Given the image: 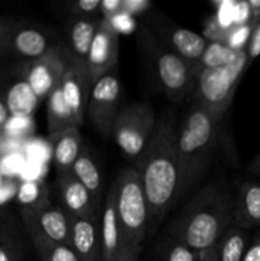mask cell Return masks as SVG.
<instances>
[{"label":"cell","mask_w":260,"mask_h":261,"mask_svg":"<svg viewBox=\"0 0 260 261\" xmlns=\"http://www.w3.org/2000/svg\"><path fill=\"white\" fill-rule=\"evenodd\" d=\"M178 129L173 114L163 112L135 163L149 211V228L160 224L177 196Z\"/></svg>","instance_id":"cell-1"},{"label":"cell","mask_w":260,"mask_h":261,"mask_svg":"<svg viewBox=\"0 0 260 261\" xmlns=\"http://www.w3.org/2000/svg\"><path fill=\"white\" fill-rule=\"evenodd\" d=\"M233 206L235 198L226 184H209L171 223V236L193 251L216 247L232 226Z\"/></svg>","instance_id":"cell-2"},{"label":"cell","mask_w":260,"mask_h":261,"mask_svg":"<svg viewBox=\"0 0 260 261\" xmlns=\"http://www.w3.org/2000/svg\"><path fill=\"white\" fill-rule=\"evenodd\" d=\"M222 117L194 103L178 129V188L176 201L205 175L218 138Z\"/></svg>","instance_id":"cell-3"},{"label":"cell","mask_w":260,"mask_h":261,"mask_svg":"<svg viewBox=\"0 0 260 261\" xmlns=\"http://www.w3.org/2000/svg\"><path fill=\"white\" fill-rule=\"evenodd\" d=\"M120 229V261H138L149 228V211L142 182L134 168H126L115 181Z\"/></svg>","instance_id":"cell-4"},{"label":"cell","mask_w":260,"mask_h":261,"mask_svg":"<svg viewBox=\"0 0 260 261\" xmlns=\"http://www.w3.org/2000/svg\"><path fill=\"white\" fill-rule=\"evenodd\" d=\"M139 41L166 96L175 102L185 101L194 92L198 65L171 51L148 28H143Z\"/></svg>","instance_id":"cell-5"},{"label":"cell","mask_w":260,"mask_h":261,"mask_svg":"<svg viewBox=\"0 0 260 261\" xmlns=\"http://www.w3.org/2000/svg\"><path fill=\"white\" fill-rule=\"evenodd\" d=\"M246 48L240 53L233 63L211 69H198L194 86L195 105L212 115L223 117L231 106L237 86L249 65Z\"/></svg>","instance_id":"cell-6"},{"label":"cell","mask_w":260,"mask_h":261,"mask_svg":"<svg viewBox=\"0 0 260 261\" xmlns=\"http://www.w3.org/2000/svg\"><path fill=\"white\" fill-rule=\"evenodd\" d=\"M154 125L152 107L148 103H134L120 110L111 134L126 157L138 158L147 145Z\"/></svg>","instance_id":"cell-7"},{"label":"cell","mask_w":260,"mask_h":261,"mask_svg":"<svg viewBox=\"0 0 260 261\" xmlns=\"http://www.w3.org/2000/svg\"><path fill=\"white\" fill-rule=\"evenodd\" d=\"M121 93L117 68L107 71L92 83L87 114L94 126L102 134H111L112 125L119 114V98Z\"/></svg>","instance_id":"cell-8"},{"label":"cell","mask_w":260,"mask_h":261,"mask_svg":"<svg viewBox=\"0 0 260 261\" xmlns=\"http://www.w3.org/2000/svg\"><path fill=\"white\" fill-rule=\"evenodd\" d=\"M71 61L68 50L55 45L50 51L28 64L25 82L38 98H47L54 88L60 84L66 68Z\"/></svg>","instance_id":"cell-9"},{"label":"cell","mask_w":260,"mask_h":261,"mask_svg":"<svg viewBox=\"0 0 260 261\" xmlns=\"http://www.w3.org/2000/svg\"><path fill=\"white\" fill-rule=\"evenodd\" d=\"M117 60H119V33L112 27L107 18H101L87 59V68L92 83L107 71L117 68Z\"/></svg>","instance_id":"cell-10"},{"label":"cell","mask_w":260,"mask_h":261,"mask_svg":"<svg viewBox=\"0 0 260 261\" xmlns=\"http://www.w3.org/2000/svg\"><path fill=\"white\" fill-rule=\"evenodd\" d=\"M91 88L92 79L87 64L79 63L71 58L60 82V89L78 126L83 125Z\"/></svg>","instance_id":"cell-11"},{"label":"cell","mask_w":260,"mask_h":261,"mask_svg":"<svg viewBox=\"0 0 260 261\" xmlns=\"http://www.w3.org/2000/svg\"><path fill=\"white\" fill-rule=\"evenodd\" d=\"M157 37L175 54L193 64H198L209 41L203 35L178 27L166 20L157 19L154 22Z\"/></svg>","instance_id":"cell-12"},{"label":"cell","mask_w":260,"mask_h":261,"mask_svg":"<svg viewBox=\"0 0 260 261\" xmlns=\"http://www.w3.org/2000/svg\"><path fill=\"white\" fill-rule=\"evenodd\" d=\"M23 217L27 227H33L53 241L71 247V221L64 209L47 204L38 209H25Z\"/></svg>","instance_id":"cell-13"},{"label":"cell","mask_w":260,"mask_h":261,"mask_svg":"<svg viewBox=\"0 0 260 261\" xmlns=\"http://www.w3.org/2000/svg\"><path fill=\"white\" fill-rule=\"evenodd\" d=\"M58 181L64 211L69 216L76 218H96L99 205L92 198L91 193L74 177L73 173L68 172L58 176Z\"/></svg>","instance_id":"cell-14"},{"label":"cell","mask_w":260,"mask_h":261,"mask_svg":"<svg viewBox=\"0 0 260 261\" xmlns=\"http://www.w3.org/2000/svg\"><path fill=\"white\" fill-rule=\"evenodd\" d=\"M101 261H120V229L116 213V186L109 189L102 204L101 218Z\"/></svg>","instance_id":"cell-15"},{"label":"cell","mask_w":260,"mask_h":261,"mask_svg":"<svg viewBox=\"0 0 260 261\" xmlns=\"http://www.w3.org/2000/svg\"><path fill=\"white\" fill-rule=\"evenodd\" d=\"M71 221V249L81 261H101V231L99 219L76 218Z\"/></svg>","instance_id":"cell-16"},{"label":"cell","mask_w":260,"mask_h":261,"mask_svg":"<svg viewBox=\"0 0 260 261\" xmlns=\"http://www.w3.org/2000/svg\"><path fill=\"white\" fill-rule=\"evenodd\" d=\"M232 224L242 229L260 226V182L247 181L239 186Z\"/></svg>","instance_id":"cell-17"},{"label":"cell","mask_w":260,"mask_h":261,"mask_svg":"<svg viewBox=\"0 0 260 261\" xmlns=\"http://www.w3.org/2000/svg\"><path fill=\"white\" fill-rule=\"evenodd\" d=\"M50 147L58 176L71 172L74 162L82 153L79 127H68L51 133Z\"/></svg>","instance_id":"cell-18"},{"label":"cell","mask_w":260,"mask_h":261,"mask_svg":"<svg viewBox=\"0 0 260 261\" xmlns=\"http://www.w3.org/2000/svg\"><path fill=\"white\" fill-rule=\"evenodd\" d=\"M99 22L101 19L94 17H75L69 22L66 30L69 43L68 51L74 60L87 64L91 45Z\"/></svg>","instance_id":"cell-19"},{"label":"cell","mask_w":260,"mask_h":261,"mask_svg":"<svg viewBox=\"0 0 260 261\" xmlns=\"http://www.w3.org/2000/svg\"><path fill=\"white\" fill-rule=\"evenodd\" d=\"M55 45L51 42L50 36L43 31L33 27L18 30L13 36V47L19 55L36 60L45 55Z\"/></svg>","instance_id":"cell-20"},{"label":"cell","mask_w":260,"mask_h":261,"mask_svg":"<svg viewBox=\"0 0 260 261\" xmlns=\"http://www.w3.org/2000/svg\"><path fill=\"white\" fill-rule=\"evenodd\" d=\"M71 173L91 193L92 198L99 205L101 204L102 176L98 170V166L96 165V162L88 152L82 150V153L71 167Z\"/></svg>","instance_id":"cell-21"},{"label":"cell","mask_w":260,"mask_h":261,"mask_svg":"<svg viewBox=\"0 0 260 261\" xmlns=\"http://www.w3.org/2000/svg\"><path fill=\"white\" fill-rule=\"evenodd\" d=\"M47 126L50 133L68 127H79L61 93L60 84L47 96Z\"/></svg>","instance_id":"cell-22"},{"label":"cell","mask_w":260,"mask_h":261,"mask_svg":"<svg viewBox=\"0 0 260 261\" xmlns=\"http://www.w3.org/2000/svg\"><path fill=\"white\" fill-rule=\"evenodd\" d=\"M249 246V234L239 227H229L217 244L218 261H242Z\"/></svg>","instance_id":"cell-23"},{"label":"cell","mask_w":260,"mask_h":261,"mask_svg":"<svg viewBox=\"0 0 260 261\" xmlns=\"http://www.w3.org/2000/svg\"><path fill=\"white\" fill-rule=\"evenodd\" d=\"M38 97L25 81L17 82L7 93V106L10 116H31L38 105Z\"/></svg>","instance_id":"cell-24"},{"label":"cell","mask_w":260,"mask_h":261,"mask_svg":"<svg viewBox=\"0 0 260 261\" xmlns=\"http://www.w3.org/2000/svg\"><path fill=\"white\" fill-rule=\"evenodd\" d=\"M41 261H81L70 246L58 244L33 227H27Z\"/></svg>","instance_id":"cell-25"},{"label":"cell","mask_w":260,"mask_h":261,"mask_svg":"<svg viewBox=\"0 0 260 261\" xmlns=\"http://www.w3.org/2000/svg\"><path fill=\"white\" fill-rule=\"evenodd\" d=\"M241 51L233 50L227 43L209 41L196 65L198 69H211L228 65L239 58Z\"/></svg>","instance_id":"cell-26"},{"label":"cell","mask_w":260,"mask_h":261,"mask_svg":"<svg viewBox=\"0 0 260 261\" xmlns=\"http://www.w3.org/2000/svg\"><path fill=\"white\" fill-rule=\"evenodd\" d=\"M17 199L25 209H38L50 204L45 184L36 180L23 181L18 186Z\"/></svg>","instance_id":"cell-27"},{"label":"cell","mask_w":260,"mask_h":261,"mask_svg":"<svg viewBox=\"0 0 260 261\" xmlns=\"http://www.w3.org/2000/svg\"><path fill=\"white\" fill-rule=\"evenodd\" d=\"M3 129L9 137H23L32 132L33 121L31 116H10Z\"/></svg>","instance_id":"cell-28"},{"label":"cell","mask_w":260,"mask_h":261,"mask_svg":"<svg viewBox=\"0 0 260 261\" xmlns=\"http://www.w3.org/2000/svg\"><path fill=\"white\" fill-rule=\"evenodd\" d=\"M252 27H254V23L233 27L231 30V32H229L226 43L229 47L236 51L245 50L247 43H249L250 36H251L252 32Z\"/></svg>","instance_id":"cell-29"},{"label":"cell","mask_w":260,"mask_h":261,"mask_svg":"<svg viewBox=\"0 0 260 261\" xmlns=\"http://www.w3.org/2000/svg\"><path fill=\"white\" fill-rule=\"evenodd\" d=\"M166 261H195V252L173 240L166 254Z\"/></svg>","instance_id":"cell-30"},{"label":"cell","mask_w":260,"mask_h":261,"mask_svg":"<svg viewBox=\"0 0 260 261\" xmlns=\"http://www.w3.org/2000/svg\"><path fill=\"white\" fill-rule=\"evenodd\" d=\"M233 7L235 2L219 3L218 13H217L216 20L219 27L223 30L231 31L235 27L233 24Z\"/></svg>","instance_id":"cell-31"},{"label":"cell","mask_w":260,"mask_h":261,"mask_svg":"<svg viewBox=\"0 0 260 261\" xmlns=\"http://www.w3.org/2000/svg\"><path fill=\"white\" fill-rule=\"evenodd\" d=\"M24 167V161L17 153L7 154L0 162V172L2 175H15L19 173Z\"/></svg>","instance_id":"cell-32"},{"label":"cell","mask_w":260,"mask_h":261,"mask_svg":"<svg viewBox=\"0 0 260 261\" xmlns=\"http://www.w3.org/2000/svg\"><path fill=\"white\" fill-rule=\"evenodd\" d=\"M252 22V14L250 5L247 2H240L235 3L233 7V24L235 27L237 25H244L249 24Z\"/></svg>","instance_id":"cell-33"},{"label":"cell","mask_w":260,"mask_h":261,"mask_svg":"<svg viewBox=\"0 0 260 261\" xmlns=\"http://www.w3.org/2000/svg\"><path fill=\"white\" fill-rule=\"evenodd\" d=\"M101 8V0H79L73 4V12L76 17H91Z\"/></svg>","instance_id":"cell-34"},{"label":"cell","mask_w":260,"mask_h":261,"mask_svg":"<svg viewBox=\"0 0 260 261\" xmlns=\"http://www.w3.org/2000/svg\"><path fill=\"white\" fill-rule=\"evenodd\" d=\"M246 53L250 61L260 55V19L254 23L251 36H250L249 43L246 46Z\"/></svg>","instance_id":"cell-35"},{"label":"cell","mask_w":260,"mask_h":261,"mask_svg":"<svg viewBox=\"0 0 260 261\" xmlns=\"http://www.w3.org/2000/svg\"><path fill=\"white\" fill-rule=\"evenodd\" d=\"M107 19L110 20V23L112 24V27L116 30V32L119 33L120 32H127V31H130L133 28V25H134V22L132 20V18H130V14H127V13L125 12H120L119 14L114 15V17L111 18H107Z\"/></svg>","instance_id":"cell-36"},{"label":"cell","mask_w":260,"mask_h":261,"mask_svg":"<svg viewBox=\"0 0 260 261\" xmlns=\"http://www.w3.org/2000/svg\"><path fill=\"white\" fill-rule=\"evenodd\" d=\"M99 10L103 14V18H111L122 12V0H103L101 2Z\"/></svg>","instance_id":"cell-37"},{"label":"cell","mask_w":260,"mask_h":261,"mask_svg":"<svg viewBox=\"0 0 260 261\" xmlns=\"http://www.w3.org/2000/svg\"><path fill=\"white\" fill-rule=\"evenodd\" d=\"M148 7H149V3L145 0H125L122 2V12L130 15L143 12Z\"/></svg>","instance_id":"cell-38"},{"label":"cell","mask_w":260,"mask_h":261,"mask_svg":"<svg viewBox=\"0 0 260 261\" xmlns=\"http://www.w3.org/2000/svg\"><path fill=\"white\" fill-rule=\"evenodd\" d=\"M242 261H260V233L256 234L251 244L247 246Z\"/></svg>","instance_id":"cell-39"},{"label":"cell","mask_w":260,"mask_h":261,"mask_svg":"<svg viewBox=\"0 0 260 261\" xmlns=\"http://www.w3.org/2000/svg\"><path fill=\"white\" fill-rule=\"evenodd\" d=\"M18 186L14 182H4L0 188V205L9 201L13 196H17Z\"/></svg>","instance_id":"cell-40"},{"label":"cell","mask_w":260,"mask_h":261,"mask_svg":"<svg viewBox=\"0 0 260 261\" xmlns=\"http://www.w3.org/2000/svg\"><path fill=\"white\" fill-rule=\"evenodd\" d=\"M194 252H195V261H218L216 247Z\"/></svg>","instance_id":"cell-41"},{"label":"cell","mask_w":260,"mask_h":261,"mask_svg":"<svg viewBox=\"0 0 260 261\" xmlns=\"http://www.w3.org/2000/svg\"><path fill=\"white\" fill-rule=\"evenodd\" d=\"M0 261H17L15 254L5 246H0Z\"/></svg>","instance_id":"cell-42"},{"label":"cell","mask_w":260,"mask_h":261,"mask_svg":"<svg viewBox=\"0 0 260 261\" xmlns=\"http://www.w3.org/2000/svg\"><path fill=\"white\" fill-rule=\"evenodd\" d=\"M247 172L252 176H260V153L247 167Z\"/></svg>","instance_id":"cell-43"},{"label":"cell","mask_w":260,"mask_h":261,"mask_svg":"<svg viewBox=\"0 0 260 261\" xmlns=\"http://www.w3.org/2000/svg\"><path fill=\"white\" fill-rule=\"evenodd\" d=\"M10 117L9 115V111H8L7 106H5L4 103H3L2 101H0V127H4L5 122L8 121V119Z\"/></svg>","instance_id":"cell-44"},{"label":"cell","mask_w":260,"mask_h":261,"mask_svg":"<svg viewBox=\"0 0 260 261\" xmlns=\"http://www.w3.org/2000/svg\"><path fill=\"white\" fill-rule=\"evenodd\" d=\"M3 185H4V180H3V175L2 172H0V188H2Z\"/></svg>","instance_id":"cell-45"}]
</instances>
